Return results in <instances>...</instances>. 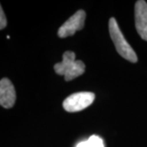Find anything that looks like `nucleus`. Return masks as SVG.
I'll use <instances>...</instances> for the list:
<instances>
[{
  "instance_id": "39448f33",
  "label": "nucleus",
  "mask_w": 147,
  "mask_h": 147,
  "mask_svg": "<svg viewBox=\"0 0 147 147\" xmlns=\"http://www.w3.org/2000/svg\"><path fill=\"white\" fill-rule=\"evenodd\" d=\"M135 25L138 34L147 41V3L144 0L135 4Z\"/></svg>"
},
{
  "instance_id": "1a4fd4ad",
  "label": "nucleus",
  "mask_w": 147,
  "mask_h": 147,
  "mask_svg": "<svg viewBox=\"0 0 147 147\" xmlns=\"http://www.w3.org/2000/svg\"><path fill=\"white\" fill-rule=\"evenodd\" d=\"M76 147H89L88 142V141H84V142H79V144L76 146Z\"/></svg>"
},
{
  "instance_id": "f257e3e1",
  "label": "nucleus",
  "mask_w": 147,
  "mask_h": 147,
  "mask_svg": "<svg viewBox=\"0 0 147 147\" xmlns=\"http://www.w3.org/2000/svg\"><path fill=\"white\" fill-rule=\"evenodd\" d=\"M75 53L67 51L63 54L62 61L54 65L55 72L63 75L65 81H70L82 75L85 71V65L82 61H75Z\"/></svg>"
},
{
  "instance_id": "0eeeda50",
  "label": "nucleus",
  "mask_w": 147,
  "mask_h": 147,
  "mask_svg": "<svg viewBox=\"0 0 147 147\" xmlns=\"http://www.w3.org/2000/svg\"><path fill=\"white\" fill-rule=\"evenodd\" d=\"M89 147H104V143L102 139L98 136L93 135L90 137L88 140Z\"/></svg>"
},
{
  "instance_id": "7ed1b4c3",
  "label": "nucleus",
  "mask_w": 147,
  "mask_h": 147,
  "mask_svg": "<svg viewBox=\"0 0 147 147\" xmlns=\"http://www.w3.org/2000/svg\"><path fill=\"white\" fill-rule=\"evenodd\" d=\"M95 100V94L81 92L69 96L63 101V108L68 112H77L88 107Z\"/></svg>"
},
{
  "instance_id": "20e7f679",
  "label": "nucleus",
  "mask_w": 147,
  "mask_h": 147,
  "mask_svg": "<svg viewBox=\"0 0 147 147\" xmlns=\"http://www.w3.org/2000/svg\"><path fill=\"white\" fill-rule=\"evenodd\" d=\"M86 18V13L84 10H79L73 16H70L58 30V36L66 38L74 35L78 30H83Z\"/></svg>"
},
{
  "instance_id": "6e6552de",
  "label": "nucleus",
  "mask_w": 147,
  "mask_h": 147,
  "mask_svg": "<svg viewBox=\"0 0 147 147\" xmlns=\"http://www.w3.org/2000/svg\"><path fill=\"white\" fill-rule=\"evenodd\" d=\"M6 26H7V19L4 11L1 7H0V30H3Z\"/></svg>"
},
{
  "instance_id": "f03ea898",
  "label": "nucleus",
  "mask_w": 147,
  "mask_h": 147,
  "mask_svg": "<svg viewBox=\"0 0 147 147\" xmlns=\"http://www.w3.org/2000/svg\"><path fill=\"white\" fill-rule=\"evenodd\" d=\"M109 30L110 38L116 47L117 52L122 57L129 61L131 63H136L137 61V57L136 53L127 42L121 30L119 27L116 20L114 17H111L109 21Z\"/></svg>"
},
{
  "instance_id": "423d86ee",
  "label": "nucleus",
  "mask_w": 147,
  "mask_h": 147,
  "mask_svg": "<svg viewBox=\"0 0 147 147\" xmlns=\"http://www.w3.org/2000/svg\"><path fill=\"white\" fill-rule=\"evenodd\" d=\"M15 88L10 79L3 78L0 81V104L5 109L11 108L16 101Z\"/></svg>"
}]
</instances>
